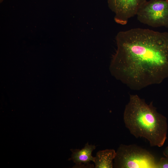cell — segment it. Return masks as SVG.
<instances>
[{
  "mask_svg": "<svg viewBox=\"0 0 168 168\" xmlns=\"http://www.w3.org/2000/svg\"><path fill=\"white\" fill-rule=\"evenodd\" d=\"M110 65L111 74L131 89L168 78V32L135 28L119 32Z\"/></svg>",
  "mask_w": 168,
  "mask_h": 168,
  "instance_id": "cell-1",
  "label": "cell"
},
{
  "mask_svg": "<svg viewBox=\"0 0 168 168\" xmlns=\"http://www.w3.org/2000/svg\"><path fill=\"white\" fill-rule=\"evenodd\" d=\"M125 127L136 138H143L151 147H161L167 138L166 118L159 113L151 102L148 104L138 95H130L124 109Z\"/></svg>",
  "mask_w": 168,
  "mask_h": 168,
  "instance_id": "cell-2",
  "label": "cell"
},
{
  "mask_svg": "<svg viewBox=\"0 0 168 168\" xmlns=\"http://www.w3.org/2000/svg\"><path fill=\"white\" fill-rule=\"evenodd\" d=\"M113 163L115 168H156L155 157L145 149L135 144H121Z\"/></svg>",
  "mask_w": 168,
  "mask_h": 168,
  "instance_id": "cell-3",
  "label": "cell"
},
{
  "mask_svg": "<svg viewBox=\"0 0 168 168\" xmlns=\"http://www.w3.org/2000/svg\"><path fill=\"white\" fill-rule=\"evenodd\" d=\"M136 16L138 21L144 24L168 28V0H146Z\"/></svg>",
  "mask_w": 168,
  "mask_h": 168,
  "instance_id": "cell-4",
  "label": "cell"
},
{
  "mask_svg": "<svg viewBox=\"0 0 168 168\" xmlns=\"http://www.w3.org/2000/svg\"><path fill=\"white\" fill-rule=\"evenodd\" d=\"M107 1L109 7L115 14V21L125 25L129 19L136 15L138 9L146 0Z\"/></svg>",
  "mask_w": 168,
  "mask_h": 168,
  "instance_id": "cell-5",
  "label": "cell"
},
{
  "mask_svg": "<svg viewBox=\"0 0 168 168\" xmlns=\"http://www.w3.org/2000/svg\"><path fill=\"white\" fill-rule=\"evenodd\" d=\"M95 145H89L87 142L84 147L80 149H71L72 154L69 160L75 163L74 168H93L94 166L90 164L94 162L95 157L92 155L93 151L96 148Z\"/></svg>",
  "mask_w": 168,
  "mask_h": 168,
  "instance_id": "cell-6",
  "label": "cell"
},
{
  "mask_svg": "<svg viewBox=\"0 0 168 168\" xmlns=\"http://www.w3.org/2000/svg\"><path fill=\"white\" fill-rule=\"evenodd\" d=\"M116 155V152L113 149H106L98 152L95 157V168H112L113 161Z\"/></svg>",
  "mask_w": 168,
  "mask_h": 168,
  "instance_id": "cell-7",
  "label": "cell"
},
{
  "mask_svg": "<svg viewBox=\"0 0 168 168\" xmlns=\"http://www.w3.org/2000/svg\"><path fill=\"white\" fill-rule=\"evenodd\" d=\"M156 168H168V158L166 157L161 158L157 162Z\"/></svg>",
  "mask_w": 168,
  "mask_h": 168,
  "instance_id": "cell-8",
  "label": "cell"
},
{
  "mask_svg": "<svg viewBox=\"0 0 168 168\" xmlns=\"http://www.w3.org/2000/svg\"><path fill=\"white\" fill-rule=\"evenodd\" d=\"M163 153L165 157L168 158V146L164 150L163 152Z\"/></svg>",
  "mask_w": 168,
  "mask_h": 168,
  "instance_id": "cell-9",
  "label": "cell"
},
{
  "mask_svg": "<svg viewBox=\"0 0 168 168\" xmlns=\"http://www.w3.org/2000/svg\"><path fill=\"white\" fill-rule=\"evenodd\" d=\"M2 1H3V0H0L1 2H2Z\"/></svg>",
  "mask_w": 168,
  "mask_h": 168,
  "instance_id": "cell-10",
  "label": "cell"
}]
</instances>
